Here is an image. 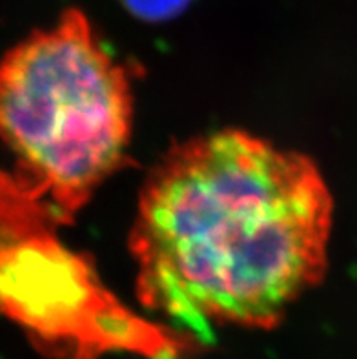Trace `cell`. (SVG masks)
Here are the masks:
<instances>
[{
	"label": "cell",
	"instance_id": "4",
	"mask_svg": "<svg viewBox=\"0 0 357 359\" xmlns=\"http://www.w3.org/2000/svg\"><path fill=\"white\" fill-rule=\"evenodd\" d=\"M191 0H122L124 8L148 22H164L184 11Z\"/></svg>",
	"mask_w": 357,
	"mask_h": 359
},
{
	"label": "cell",
	"instance_id": "1",
	"mask_svg": "<svg viewBox=\"0 0 357 359\" xmlns=\"http://www.w3.org/2000/svg\"><path fill=\"white\" fill-rule=\"evenodd\" d=\"M332 197L316 164L227 130L173 148L140 191L142 305L195 334L268 328L326 272Z\"/></svg>",
	"mask_w": 357,
	"mask_h": 359
},
{
	"label": "cell",
	"instance_id": "3",
	"mask_svg": "<svg viewBox=\"0 0 357 359\" xmlns=\"http://www.w3.org/2000/svg\"><path fill=\"white\" fill-rule=\"evenodd\" d=\"M53 223L60 219L29 184L0 172V310L53 341L95 314L130 321L88 264L55 241Z\"/></svg>",
	"mask_w": 357,
	"mask_h": 359
},
{
	"label": "cell",
	"instance_id": "2",
	"mask_svg": "<svg viewBox=\"0 0 357 359\" xmlns=\"http://www.w3.org/2000/svg\"><path fill=\"white\" fill-rule=\"evenodd\" d=\"M131 118L126 68L82 18L35 33L0 60V141L60 223L121 168Z\"/></svg>",
	"mask_w": 357,
	"mask_h": 359
}]
</instances>
